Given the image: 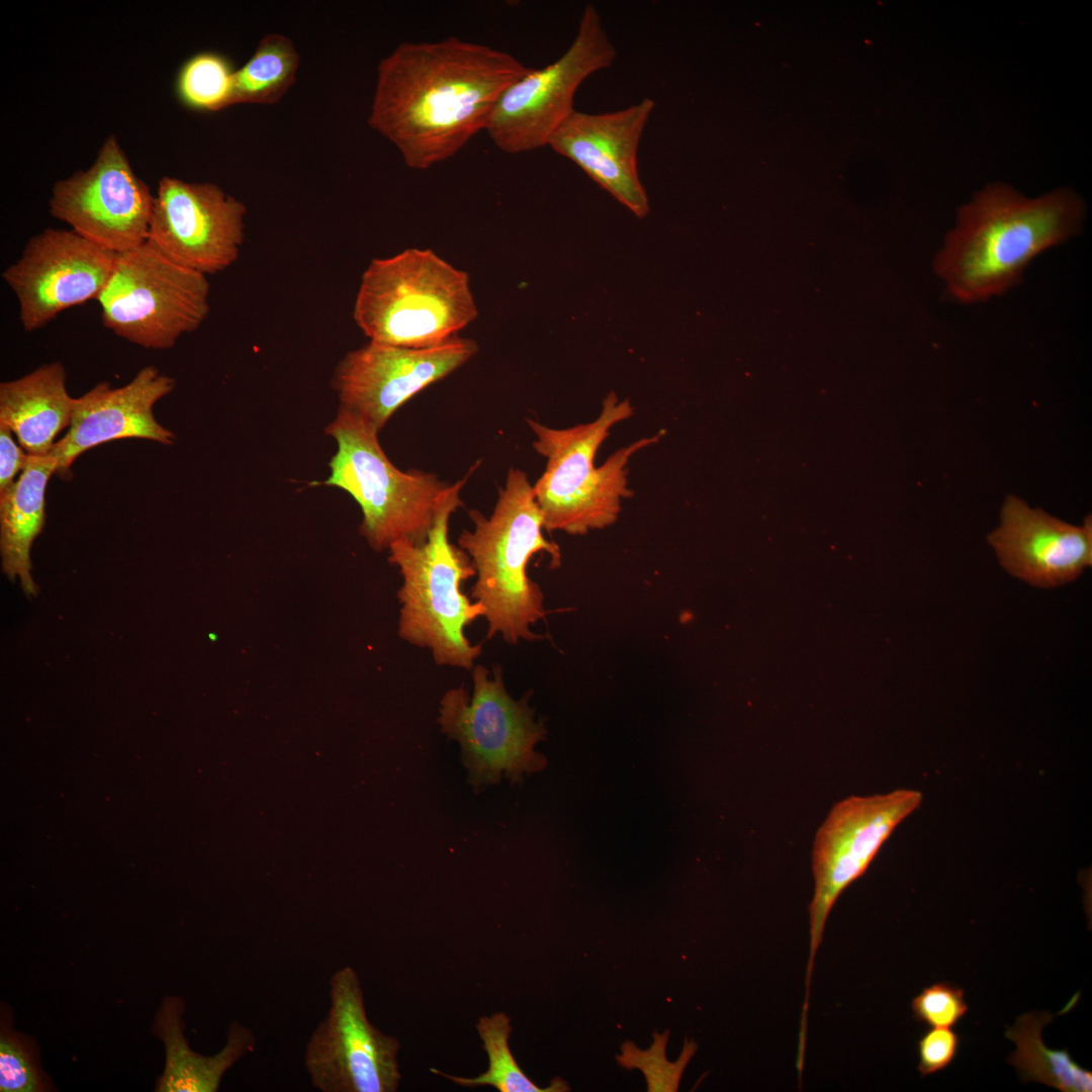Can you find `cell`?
<instances>
[{"instance_id": "cell-1", "label": "cell", "mask_w": 1092, "mask_h": 1092, "mask_svg": "<svg viewBox=\"0 0 1092 1092\" xmlns=\"http://www.w3.org/2000/svg\"><path fill=\"white\" fill-rule=\"evenodd\" d=\"M531 69L455 36L404 41L377 66L368 124L407 167L427 170L484 130L500 94Z\"/></svg>"}, {"instance_id": "cell-2", "label": "cell", "mask_w": 1092, "mask_h": 1092, "mask_svg": "<svg viewBox=\"0 0 1092 1092\" xmlns=\"http://www.w3.org/2000/svg\"><path fill=\"white\" fill-rule=\"evenodd\" d=\"M1085 213L1084 201L1070 189L1029 198L1009 185L990 184L960 207L934 272L957 302L1001 296L1022 281L1037 256L1077 236Z\"/></svg>"}, {"instance_id": "cell-3", "label": "cell", "mask_w": 1092, "mask_h": 1092, "mask_svg": "<svg viewBox=\"0 0 1092 1092\" xmlns=\"http://www.w3.org/2000/svg\"><path fill=\"white\" fill-rule=\"evenodd\" d=\"M472 530H463L457 545L470 557L476 580L471 598L484 609L486 639L500 635L508 644L542 638L531 627L547 611L541 587L528 575L534 555L547 553L560 565L559 546L543 534V518L533 485L519 468H510L492 513L468 511Z\"/></svg>"}, {"instance_id": "cell-4", "label": "cell", "mask_w": 1092, "mask_h": 1092, "mask_svg": "<svg viewBox=\"0 0 1092 1092\" xmlns=\"http://www.w3.org/2000/svg\"><path fill=\"white\" fill-rule=\"evenodd\" d=\"M632 415L630 401L619 400L611 392L605 397L599 417L586 424L554 429L527 420L536 436L533 448L546 459L545 469L533 485L546 531L584 535L617 521L622 500L632 495L628 487L631 457L663 436L660 431L641 438L596 466L597 452L612 427Z\"/></svg>"}, {"instance_id": "cell-5", "label": "cell", "mask_w": 1092, "mask_h": 1092, "mask_svg": "<svg viewBox=\"0 0 1092 1092\" xmlns=\"http://www.w3.org/2000/svg\"><path fill=\"white\" fill-rule=\"evenodd\" d=\"M477 314L468 274L419 248L373 259L353 308L357 327L370 341L415 349L457 337Z\"/></svg>"}, {"instance_id": "cell-6", "label": "cell", "mask_w": 1092, "mask_h": 1092, "mask_svg": "<svg viewBox=\"0 0 1092 1092\" xmlns=\"http://www.w3.org/2000/svg\"><path fill=\"white\" fill-rule=\"evenodd\" d=\"M468 475L459 480L438 514L428 539L422 544L407 540L392 543L388 560L402 577L397 593L399 637L429 649L439 666L471 671L482 647L472 644L464 631L484 617V609L462 592L463 582L475 576V570L468 554L448 537L449 520L462 506L460 491Z\"/></svg>"}, {"instance_id": "cell-7", "label": "cell", "mask_w": 1092, "mask_h": 1092, "mask_svg": "<svg viewBox=\"0 0 1092 1092\" xmlns=\"http://www.w3.org/2000/svg\"><path fill=\"white\" fill-rule=\"evenodd\" d=\"M326 432L337 452L324 484L347 491L360 506V533L376 551L399 540L422 544L458 486L418 469L402 471L384 453L378 432L339 407Z\"/></svg>"}, {"instance_id": "cell-8", "label": "cell", "mask_w": 1092, "mask_h": 1092, "mask_svg": "<svg viewBox=\"0 0 1092 1092\" xmlns=\"http://www.w3.org/2000/svg\"><path fill=\"white\" fill-rule=\"evenodd\" d=\"M471 697L464 686L448 690L441 699V731L460 745L468 782L475 790L507 779L513 784L542 770L547 761L536 751L547 731L529 705L507 691L499 665L492 673L481 664L471 670Z\"/></svg>"}, {"instance_id": "cell-9", "label": "cell", "mask_w": 1092, "mask_h": 1092, "mask_svg": "<svg viewBox=\"0 0 1092 1092\" xmlns=\"http://www.w3.org/2000/svg\"><path fill=\"white\" fill-rule=\"evenodd\" d=\"M209 291L205 275L173 262L148 240L117 254L97 300L104 327L117 337L165 350L205 321Z\"/></svg>"}, {"instance_id": "cell-10", "label": "cell", "mask_w": 1092, "mask_h": 1092, "mask_svg": "<svg viewBox=\"0 0 1092 1092\" xmlns=\"http://www.w3.org/2000/svg\"><path fill=\"white\" fill-rule=\"evenodd\" d=\"M617 50L604 28L597 8L587 4L577 33L563 55L542 69L531 71L498 97L485 131L507 154H521L548 143L575 109V93L592 74L611 67Z\"/></svg>"}, {"instance_id": "cell-11", "label": "cell", "mask_w": 1092, "mask_h": 1092, "mask_svg": "<svg viewBox=\"0 0 1092 1092\" xmlns=\"http://www.w3.org/2000/svg\"><path fill=\"white\" fill-rule=\"evenodd\" d=\"M330 1005L311 1032L303 1064L321 1092H395L399 1041L368 1019L357 972L340 968L329 981Z\"/></svg>"}, {"instance_id": "cell-12", "label": "cell", "mask_w": 1092, "mask_h": 1092, "mask_svg": "<svg viewBox=\"0 0 1092 1092\" xmlns=\"http://www.w3.org/2000/svg\"><path fill=\"white\" fill-rule=\"evenodd\" d=\"M921 801L922 794L910 789L850 796L834 804L818 828L812 847L815 887L809 907L810 956L804 1008L808 1006L814 960L832 906L864 874L883 843Z\"/></svg>"}, {"instance_id": "cell-13", "label": "cell", "mask_w": 1092, "mask_h": 1092, "mask_svg": "<svg viewBox=\"0 0 1092 1092\" xmlns=\"http://www.w3.org/2000/svg\"><path fill=\"white\" fill-rule=\"evenodd\" d=\"M153 203L148 186L109 136L88 170L55 184L50 212L81 237L121 254L148 241Z\"/></svg>"}, {"instance_id": "cell-14", "label": "cell", "mask_w": 1092, "mask_h": 1092, "mask_svg": "<svg viewBox=\"0 0 1092 1092\" xmlns=\"http://www.w3.org/2000/svg\"><path fill=\"white\" fill-rule=\"evenodd\" d=\"M477 351L474 340L459 336L421 349L369 341L341 359L332 386L341 407L379 433L402 404L463 366Z\"/></svg>"}, {"instance_id": "cell-15", "label": "cell", "mask_w": 1092, "mask_h": 1092, "mask_svg": "<svg viewBox=\"0 0 1092 1092\" xmlns=\"http://www.w3.org/2000/svg\"><path fill=\"white\" fill-rule=\"evenodd\" d=\"M116 256L73 230L47 229L31 237L2 272L17 298L23 330H38L60 312L97 299Z\"/></svg>"}, {"instance_id": "cell-16", "label": "cell", "mask_w": 1092, "mask_h": 1092, "mask_svg": "<svg viewBox=\"0 0 1092 1092\" xmlns=\"http://www.w3.org/2000/svg\"><path fill=\"white\" fill-rule=\"evenodd\" d=\"M246 213L241 200L215 184L165 176L154 196L148 240L178 265L215 274L239 258Z\"/></svg>"}, {"instance_id": "cell-17", "label": "cell", "mask_w": 1092, "mask_h": 1092, "mask_svg": "<svg viewBox=\"0 0 1092 1092\" xmlns=\"http://www.w3.org/2000/svg\"><path fill=\"white\" fill-rule=\"evenodd\" d=\"M655 107L650 98L605 113L574 109L551 136L548 146L577 165L636 216L649 212L638 174L637 152Z\"/></svg>"}, {"instance_id": "cell-18", "label": "cell", "mask_w": 1092, "mask_h": 1092, "mask_svg": "<svg viewBox=\"0 0 1092 1092\" xmlns=\"http://www.w3.org/2000/svg\"><path fill=\"white\" fill-rule=\"evenodd\" d=\"M988 543L1009 574L1033 586L1057 587L1092 565V518L1072 525L1008 495Z\"/></svg>"}, {"instance_id": "cell-19", "label": "cell", "mask_w": 1092, "mask_h": 1092, "mask_svg": "<svg viewBox=\"0 0 1092 1092\" xmlns=\"http://www.w3.org/2000/svg\"><path fill=\"white\" fill-rule=\"evenodd\" d=\"M174 387L173 378L146 366L121 387L100 382L75 398L69 430L51 451L57 474L71 477L70 467L82 453L110 441L139 438L172 445L175 435L157 422L153 407Z\"/></svg>"}, {"instance_id": "cell-20", "label": "cell", "mask_w": 1092, "mask_h": 1092, "mask_svg": "<svg viewBox=\"0 0 1092 1092\" xmlns=\"http://www.w3.org/2000/svg\"><path fill=\"white\" fill-rule=\"evenodd\" d=\"M185 1002L165 997L155 1015L153 1032L165 1049V1065L157 1079L158 1092H216L224 1074L256 1050L254 1032L238 1021L230 1023L222 1049L212 1056L195 1053L185 1037Z\"/></svg>"}, {"instance_id": "cell-21", "label": "cell", "mask_w": 1092, "mask_h": 1092, "mask_svg": "<svg viewBox=\"0 0 1092 1092\" xmlns=\"http://www.w3.org/2000/svg\"><path fill=\"white\" fill-rule=\"evenodd\" d=\"M74 402L66 388L63 364H43L0 383V424L12 431L27 454L47 456L58 434L70 427Z\"/></svg>"}, {"instance_id": "cell-22", "label": "cell", "mask_w": 1092, "mask_h": 1092, "mask_svg": "<svg viewBox=\"0 0 1092 1092\" xmlns=\"http://www.w3.org/2000/svg\"><path fill=\"white\" fill-rule=\"evenodd\" d=\"M58 461L29 455L24 469L0 491V553L2 569L12 581L19 579L26 596H35L30 549L46 523V488L57 473Z\"/></svg>"}, {"instance_id": "cell-23", "label": "cell", "mask_w": 1092, "mask_h": 1092, "mask_svg": "<svg viewBox=\"0 0 1092 1092\" xmlns=\"http://www.w3.org/2000/svg\"><path fill=\"white\" fill-rule=\"evenodd\" d=\"M1054 1016L1027 1013L1016 1018L1005 1033L1016 1051L1007 1061L1025 1082H1038L1062 1092H1091L1092 1073L1073 1060L1068 1050H1052L1041 1039V1029Z\"/></svg>"}, {"instance_id": "cell-24", "label": "cell", "mask_w": 1092, "mask_h": 1092, "mask_svg": "<svg viewBox=\"0 0 1092 1092\" xmlns=\"http://www.w3.org/2000/svg\"><path fill=\"white\" fill-rule=\"evenodd\" d=\"M299 63V54L289 37L266 34L251 58L235 71L231 106L279 102L294 84Z\"/></svg>"}, {"instance_id": "cell-25", "label": "cell", "mask_w": 1092, "mask_h": 1092, "mask_svg": "<svg viewBox=\"0 0 1092 1092\" xmlns=\"http://www.w3.org/2000/svg\"><path fill=\"white\" fill-rule=\"evenodd\" d=\"M475 1027L482 1041V1049L488 1057V1069L474 1078L452 1076L431 1069L434 1074L467 1088L491 1086L499 1092L569 1091L567 1083L560 1078L552 1080L548 1087L542 1088L526 1076L511 1052L509 1040L513 1028L511 1018L505 1012L480 1017Z\"/></svg>"}, {"instance_id": "cell-26", "label": "cell", "mask_w": 1092, "mask_h": 1092, "mask_svg": "<svg viewBox=\"0 0 1092 1092\" xmlns=\"http://www.w3.org/2000/svg\"><path fill=\"white\" fill-rule=\"evenodd\" d=\"M235 69L222 55L201 52L190 57L176 78V93L183 105L198 111L231 106Z\"/></svg>"}, {"instance_id": "cell-27", "label": "cell", "mask_w": 1092, "mask_h": 1092, "mask_svg": "<svg viewBox=\"0 0 1092 1092\" xmlns=\"http://www.w3.org/2000/svg\"><path fill=\"white\" fill-rule=\"evenodd\" d=\"M54 1090L41 1067L36 1041L12 1026L11 1010L1 1006L0 1091L48 1092Z\"/></svg>"}, {"instance_id": "cell-28", "label": "cell", "mask_w": 1092, "mask_h": 1092, "mask_svg": "<svg viewBox=\"0 0 1092 1092\" xmlns=\"http://www.w3.org/2000/svg\"><path fill=\"white\" fill-rule=\"evenodd\" d=\"M669 1031L653 1033V1043L648 1050H639L634 1042L625 1041L622 1054L616 1057L619 1065L625 1069L640 1070L646 1079L649 1092H675L678 1089L682 1073L697 1052L694 1040H685L678 1059L671 1063L666 1059V1044Z\"/></svg>"}, {"instance_id": "cell-29", "label": "cell", "mask_w": 1092, "mask_h": 1092, "mask_svg": "<svg viewBox=\"0 0 1092 1092\" xmlns=\"http://www.w3.org/2000/svg\"><path fill=\"white\" fill-rule=\"evenodd\" d=\"M916 1021L931 1027H952L968 1012L964 990L948 982H938L922 989L912 1002Z\"/></svg>"}, {"instance_id": "cell-30", "label": "cell", "mask_w": 1092, "mask_h": 1092, "mask_svg": "<svg viewBox=\"0 0 1092 1092\" xmlns=\"http://www.w3.org/2000/svg\"><path fill=\"white\" fill-rule=\"evenodd\" d=\"M961 1038L950 1027H933L918 1040V1071L921 1077L947 1068L956 1059Z\"/></svg>"}, {"instance_id": "cell-31", "label": "cell", "mask_w": 1092, "mask_h": 1092, "mask_svg": "<svg viewBox=\"0 0 1092 1092\" xmlns=\"http://www.w3.org/2000/svg\"><path fill=\"white\" fill-rule=\"evenodd\" d=\"M12 434L6 425L0 424V491L15 480L29 457V454L15 443Z\"/></svg>"}]
</instances>
